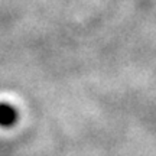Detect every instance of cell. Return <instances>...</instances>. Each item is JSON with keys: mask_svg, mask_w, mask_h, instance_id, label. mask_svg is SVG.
Returning a JSON list of instances; mask_svg holds the SVG:
<instances>
[{"mask_svg": "<svg viewBox=\"0 0 156 156\" xmlns=\"http://www.w3.org/2000/svg\"><path fill=\"white\" fill-rule=\"evenodd\" d=\"M17 122V112L9 103H0V126L10 127Z\"/></svg>", "mask_w": 156, "mask_h": 156, "instance_id": "6da1fadb", "label": "cell"}]
</instances>
